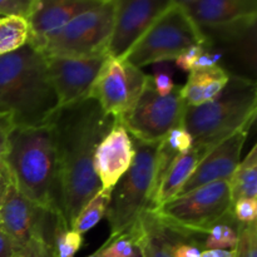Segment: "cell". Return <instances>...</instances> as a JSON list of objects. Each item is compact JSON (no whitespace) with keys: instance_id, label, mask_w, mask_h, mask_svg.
I'll list each match as a JSON object with an SVG mask.
<instances>
[{"instance_id":"cell-1","label":"cell","mask_w":257,"mask_h":257,"mask_svg":"<svg viewBox=\"0 0 257 257\" xmlns=\"http://www.w3.org/2000/svg\"><path fill=\"white\" fill-rule=\"evenodd\" d=\"M114 122L92 98L58 108L48 120L57 158L60 208L69 228L85 203L102 190L93 160Z\"/></svg>"},{"instance_id":"cell-2","label":"cell","mask_w":257,"mask_h":257,"mask_svg":"<svg viewBox=\"0 0 257 257\" xmlns=\"http://www.w3.org/2000/svg\"><path fill=\"white\" fill-rule=\"evenodd\" d=\"M58 109L42 53L29 45L0 55V112L10 113L17 127L48 123Z\"/></svg>"},{"instance_id":"cell-3","label":"cell","mask_w":257,"mask_h":257,"mask_svg":"<svg viewBox=\"0 0 257 257\" xmlns=\"http://www.w3.org/2000/svg\"><path fill=\"white\" fill-rule=\"evenodd\" d=\"M23 196L52 215L62 213L52 127H15L4 158ZM63 215V213H62Z\"/></svg>"},{"instance_id":"cell-4","label":"cell","mask_w":257,"mask_h":257,"mask_svg":"<svg viewBox=\"0 0 257 257\" xmlns=\"http://www.w3.org/2000/svg\"><path fill=\"white\" fill-rule=\"evenodd\" d=\"M256 110V83L230 75L217 98L197 107L186 105L182 127L192 137L193 146L210 151L238 131L250 130Z\"/></svg>"},{"instance_id":"cell-5","label":"cell","mask_w":257,"mask_h":257,"mask_svg":"<svg viewBox=\"0 0 257 257\" xmlns=\"http://www.w3.org/2000/svg\"><path fill=\"white\" fill-rule=\"evenodd\" d=\"M135 158L130 170L114 186L107 217L110 236H117L133 226L141 213L150 207L155 185L156 157L160 143H143L132 138Z\"/></svg>"},{"instance_id":"cell-6","label":"cell","mask_w":257,"mask_h":257,"mask_svg":"<svg viewBox=\"0 0 257 257\" xmlns=\"http://www.w3.org/2000/svg\"><path fill=\"white\" fill-rule=\"evenodd\" d=\"M207 44H210L208 37L193 23L183 8L173 0L128 52L124 59L141 69L148 64L175 60L193 45Z\"/></svg>"},{"instance_id":"cell-7","label":"cell","mask_w":257,"mask_h":257,"mask_svg":"<svg viewBox=\"0 0 257 257\" xmlns=\"http://www.w3.org/2000/svg\"><path fill=\"white\" fill-rule=\"evenodd\" d=\"M115 0H100L95 7L73 18L45 42L44 57L94 58L107 55L114 25Z\"/></svg>"},{"instance_id":"cell-8","label":"cell","mask_w":257,"mask_h":257,"mask_svg":"<svg viewBox=\"0 0 257 257\" xmlns=\"http://www.w3.org/2000/svg\"><path fill=\"white\" fill-rule=\"evenodd\" d=\"M228 181L210 183L177 196L152 210L161 220L190 235L210 232L211 228L231 215Z\"/></svg>"},{"instance_id":"cell-9","label":"cell","mask_w":257,"mask_h":257,"mask_svg":"<svg viewBox=\"0 0 257 257\" xmlns=\"http://www.w3.org/2000/svg\"><path fill=\"white\" fill-rule=\"evenodd\" d=\"M181 88L182 85H176L170 94L162 97L148 75L142 94L119 123L131 137L140 142H161L170 131L182 125L186 103Z\"/></svg>"},{"instance_id":"cell-10","label":"cell","mask_w":257,"mask_h":257,"mask_svg":"<svg viewBox=\"0 0 257 257\" xmlns=\"http://www.w3.org/2000/svg\"><path fill=\"white\" fill-rule=\"evenodd\" d=\"M148 75L124 58L105 57L88 98L97 100L105 114L119 122L133 108Z\"/></svg>"},{"instance_id":"cell-11","label":"cell","mask_w":257,"mask_h":257,"mask_svg":"<svg viewBox=\"0 0 257 257\" xmlns=\"http://www.w3.org/2000/svg\"><path fill=\"white\" fill-rule=\"evenodd\" d=\"M173 0H115L114 25L107 55L124 58Z\"/></svg>"},{"instance_id":"cell-12","label":"cell","mask_w":257,"mask_h":257,"mask_svg":"<svg viewBox=\"0 0 257 257\" xmlns=\"http://www.w3.org/2000/svg\"><path fill=\"white\" fill-rule=\"evenodd\" d=\"M107 55L94 58L44 57L47 74L55 93L58 108L88 98Z\"/></svg>"},{"instance_id":"cell-13","label":"cell","mask_w":257,"mask_h":257,"mask_svg":"<svg viewBox=\"0 0 257 257\" xmlns=\"http://www.w3.org/2000/svg\"><path fill=\"white\" fill-rule=\"evenodd\" d=\"M177 3L202 32L210 29L236 35L256 24L255 0H181Z\"/></svg>"},{"instance_id":"cell-14","label":"cell","mask_w":257,"mask_h":257,"mask_svg":"<svg viewBox=\"0 0 257 257\" xmlns=\"http://www.w3.org/2000/svg\"><path fill=\"white\" fill-rule=\"evenodd\" d=\"M54 215L23 196L14 185L0 208V230L7 233L18 248L37 237L52 236Z\"/></svg>"},{"instance_id":"cell-15","label":"cell","mask_w":257,"mask_h":257,"mask_svg":"<svg viewBox=\"0 0 257 257\" xmlns=\"http://www.w3.org/2000/svg\"><path fill=\"white\" fill-rule=\"evenodd\" d=\"M248 131L250 130L238 131L211 148L200 161L177 196L186 195L210 183L230 181L231 176L240 163L241 151L248 136Z\"/></svg>"},{"instance_id":"cell-16","label":"cell","mask_w":257,"mask_h":257,"mask_svg":"<svg viewBox=\"0 0 257 257\" xmlns=\"http://www.w3.org/2000/svg\"><path fill=\"white\" fill-rule=\"evenodd\" d=\"M132 137L125 128L115 120L94 152L93 167L105 191H113L123 175L130 170L135 158Z\"/></svg>"},{"instance_id":"cell-17","label":"cell","mask_w":257,"mask_h":257,"mask_svg":"<svg viewBox=\"0 0 257 257\" xmlns=\"http://www.w3.org/2000/svg\"><path fill=\"white\" fill-rule=\"evenodd\" d=\"M100 0H38L34 12L28 19V45L40 52L45 42L57 34L73 18L95 7Z\"/></svg>"},{"instance_id":"cell-18","label":"cell","mask_w":257,"mask_h":257,"mask_svg":"<svg viewBox=\"0 0 257 257\" xmlns=\"http://www.w3.org/2000/svg\"><path fill=\"white\" fill-rule=\"evenodd\" d=\"M141 227L140 245L143 257H173V247L178 242L196 238L195 235L172 227L147 208L138 217Z\"/></svg>"},{"instance_id":"cell-19","label":"cell","mask_w":257,"mask_h":257,"mask_svg":"<svg viewBox=\"0 0 257 257\" xmlns=\"http://www.w3.org/2000/svg\"><path fill=\"white\" fill-rule=\"evenodd\" d=\"M207 152L208 151L205 148L192 145L187 152L180 156L163 176L148 208L156 210L175 198Z\"/></svg>"},{"instance_id":"cell-20","label":"cell","mask_w":257,"mask_h":257,"mask_svg":"<svg viewBox=\"0 0 257 257\" xmlns=\"http://www.w3.org/2000/svg\"><path fill=\"white\" fill-rule=\"evenodd\" d=\"M230 80V74L220 65L205 70H192L181 88V95L188 107H197L217 98Z\"/></svg>"},{"instance_id":"cell-21","label":"cell","mask_w":257,"mask_h":257,"mask_svg":"<svg viewBox=\"0 0 257 257\" xmlns=\"http://www.w3.org/2000/svg\"><path fill=\"white\" fill-rule=\"evenodd\" d=\"M193 145L192 137L190 133L180 125V127L173 128L168 132V135L161 141L160 147H158L157 157H156V173H155V185H153V195L157 190L158 185L162 181L163 176L168 171V168L172 166V163L177 160L180 156L187 152ZM151 205V203H150Z\"/></svg>"},{"instance_id":"cell-22","label":"cell","mask_w":257,"mask_h":257,"mask_svg":"<svg viewBox=\"0 0 257 257\" xmlns=\"http://www.w3.org/2000/svg\"><path fill=\"white\" fill-rule=\"evenodd\" d=\"M231 203L241 198H257V146L255 145L245 160L241 161L228 181Z\"/></svg>"},{"instance_id":"cell-23","label":"cell","mask_w":257,"mask_h":257,"mask_svg":"<svg viewBox=\"0 0 257 257\" xmlns=\"http://www.w3.org/2000/svg\"><path fill=\"white\" fill-rule=\"evenodd\" d=\"M29 40V23L19 17L0 18V55L22 49Z\"/></svg>"},{"instance_id":"cell-24","label":"cell","mask_w":257,"mask_h":257,"mask_svg":"<svg viewBox=\"0 0 257 257\" xmlns=\"http://www.w3.org/2000/svg\"><path fill=\"white\" fill-rule=\"evenodd\" d=\"M55 257H75L83 246V235L69 228L62 213L54 215L52 236H50Z\"/></svg>"},{"instance_id":"cell-25","label":"cell","mask_w":257,"mask_h":257,"mask_svg":"<svg viewBox=\"0 0 257 257\" xmlns=\"http://www.w3.org/2000/svg\"><path fill=\"white\" fill-rule=\"evenodd\" d=\"M110 195H112V191L100 190L97 195L93 196L74 218L70 228L80 235H84L95 225H98L99 221L105 217Z\"/></svg>"},{"instance_id":"cell-26","label":"cell","mask_w":257,"mask_h":257,"mask_svg":"<svg viewBox=\"0 0 257 257\" xmlns=\"http://www.w3.org/2000/svg\"><path fill=\"white\" fill-rule=\"evenodd\" d=\"M242 225L237 223L232 215L213 226L206 236L202 248L205 250H232L237 242L238 230Z\"/></svg>"},{"instance_id":"cell-27","label":"cell","mask_w":257,"mask_h":257,"mask_svg":"<svg viewBox=\"0 0 257 257\" xmlns=\"http://www.w3.org/2000/svg\"><path fill=\"white\" fill-rule=\"evenodd\" d=\"M141 227L138 220L124 232L109 237L99 248L100 257H131L136 246L140 243Z\"/></svg>"},{"instance_id":"cell-28","label":"cell","mask_w":257,"mask_h":257,"mask_svg":"<svg viewBox=\"0 0 257 257\" xmlns=\"http://www.w3.org/2000/svg\"><path fill=\"white\" fill-rule=\"evenodd\" d=\"M232 257H257V225L256 222L241 226L237 242L232 248Z\"/></svg>"},{"instance_id":"cell-29","label":"cell","mask_w":257,"mask_h":257,"mask_svg":"<svg viewBox=\"0 0 257 257\" xmlns=\"http://www.w3.org/2000/svg\"><path fill=\"white\" fill-rule=\"evenodd\" d=\"M152 78L153 85L160 95H168L176 87L173 83V68L170 62H161L153 64Z\"/></svg>"},{"instance_id":"cell-30","label":"cell","mask_w":257,"mask_h":257,"mask_svg":"<svg viewBox=\"0 0 257 257\" xmlns=\"http://www.w3.org/2000/svg\"><path fill=\"white\" fill-rule=\"evenodd\" d=\"M231 215L237 223L247 226L256 222L257 198H241L231 206Z\"/></svg>"},{"instance_id":"cell-31","label":"cell","mask_w":257,"mask_h":257,"mask_svg":"<svg viewBox=\"0 0 257 257\" xmlns=\"http://www.w3.org/2000/svg\"><path fill=\"white\" fill-rule=\"evenodd\" d=\"M38 0H0V15L29 19L37 7Z\"/></svg>"},{"instance_id":"cell-32","label":"cell","mask_w":257,"mask_h":257,"mask_svg":"<svg viewBox=\"0 0 257 257\" xmlns=\"http://www.w3.org/2000/svg\"><path fill=\"white\" fill-rule=\"evenodd\" d=\"M13 257H55L50 237H37L23 246Z\"/></svg>"},{"instance_id":"cell-33","label":"cell","mask_w":257,"mask_h":257,"mask_svg":"<svg viewBox=\"0 0 257 257\" xmlns=\"http://www.w3.org/2000/svg\"><path fill=\"white\" fill-rule=\"evenodd\" d=\"M17 127L10 113L0 112V162L5 158L9 147V137Z\"/></svg>"},{"instance_id":"cell-34","label":"cell","mask_w":257,"mask_h":257,"mask_svg":"<svg viewBox=\"0 0 257 257\" xmlns=\"http://www.w3.org/2000/svg\"><path fill=\"white\" fill-rule=\"evenodd\" d=\"M207 48V45H193V47L188 48L187 50L178 55L175 59L176 67L180 68L183 72H192L193 64H195L196 59L201 55V53Z\"/></svg>"},{"instance_id":"cell-35","label":"cell","mask_w":257,"mask_h":257,"mask_svg":"<svg viewBox=\"0 0 257 257\" xmlns=\"http://www.w3.org/2000/svg\"><path fill=\"white\" fill-rule=\"evenodd\" d=\"M202 251V245L198 243L196 238L185 240L173 247V257H201Z\"/></svg>"},{"instance_id":"cell-36","label":"cell","mask_w":257,"mask_h":257,"mask_svg":"<svg viewBox=\"0 0 257 257\" xmlns=\"http://www.w3.org/2000/svg\"><path fill=\"white\" fill-rule=\"evenodd\" d=\"M14 185V180H13L12 172H10L9 167L3 160L0 162V208H2L3 203H4L5 198H7L8 192H9L10 187Z\"/></svg>"},{"instance_id":"cell-37","label":"cell","mask_w":257,"mask_h":257,"mask_svg":"<svg viewBox=\"0 0 257 257\" xmlns=\"http://www.w3.org/2000/svg\"><path fill=\"white\" fill-rule=\"evenodd\" d=\"M222 55L220 53H212L211 50H208L206 48L202 53H201L200 57L196 59L195 64H193L192 70H205L210 69V68L216 67L218 65V60L221 59Z\"/></svg>"},{"instance_id":"cell-38","label":"cell","mask_w":257,"mask_h":257,"mask_svg":"<svg viewBox=\"0 0 257 257\" xmlns=\"http://www.w3.org/2000/svg\"><path fill=\"white\" fill-rule=\"evenodd\" d=\"M18 250L17 243L0 230V257H13Z\"/></svg>"},{"instance_id":"cell-39","label":"cell","mask_w":257,"mask_h":257,"mask_svg":"<svg viewBox=\"0 0 257 257\" xmlns=\"http://www.w3.org/2000/svg\"><path fill=\"white\" fill-rule=\"evenodd\" d=\"M201 257H232V251L230 250H205Z\"/></svg>"},{"instance_id":"cell-40","label":"cell","mask_w":257,"mask_h":257,"mask_svg":"<svg viewBox=\"0 0 257 257\" xmlns=\"http://www.w3.org/2000/svg\"><path fill=\"white\" fill-rule=\"evenodd\" d=\"M131 257H143V252H142V247H141V245L138 243L137 246H136L135 251H133V255Z\"/></svg>"},{"instance_id":"cell-41","label":"cell","mask_w":257,"mask_h":257,"mask_svg":"<svg viewBox=\"0 0 257 257\" xmlns=\"http://www.w3.org/2000/svg\"><path fill=\"white\" fill-rule=\"evenodd\" d=\"M87 257H100V255H99V252H98V251H95L94 253H92V255H89Z\"/></svg>"}]
</instances>
